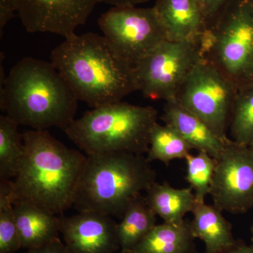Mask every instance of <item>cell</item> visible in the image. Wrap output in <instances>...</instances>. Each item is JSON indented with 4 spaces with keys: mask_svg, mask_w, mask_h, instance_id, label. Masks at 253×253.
<instances>
[{
    "mask_svg": "<svg viewBox=\"0 0 253 253\" xmlns=\"http://www.w3.org/2000/svg\"><path fill=\"white\" fill-rule=\"evenodd\" d=\"M24 155L14 180V204L28 203L54 215L73 207L86 155L70 149L48 130L23 133Z\"/></svg>",
    "mask_w": 253,
    "mask_h": 253,
    "instance_id": "1",
    "label": "cell"
},
{
    "mask_svg": "<svg viewBox=\"0 0 253 253\" xmlns=\"http://www.w3.org/2000/svg\"><path fill=\"white\" fill-rule=\"evenodd\" d=\"M51 60L78 101L92 109L121 101L137 91L134 66L96 33L66 38L51 51Z\"/></svg>",
    "mask_w": 253,
    "mask_h": 253,
    "instance_id": "2",
    "label": "cell"
},
{
    "mask_svg": "<svg viewBox=\"0 0 253 253\" xmlns=\"http://www.w3.org/2000/svg\"><path fill=\"white\" fill-rule=\"evenodd\" d=\"M78 99L51 62L25 57L1 83L0 107L18 126L65 129L75 120Z\"/></svg>",
    "mask_w": 253,
    "mask_h": 253,
    "instance_id": "3",
    "label": "cell"
},
{
    "mask_svg": "<svg viewBox=\"0 0 253 253\" xmlns=\"http://www.w3.org/2000/svg\"><path fill=\"white\" fill-rule=\"evenodd\" d=\"M156 171L144 155L131 153L86 156L75 207L122 217L126 208L156 181Z\"/></svg>",
    "mask_w": 253,
    "mask_h": 253,
    "instance_id": "4",
    "label": "cell"
},
{
    "mask_svg": "<svg viewBox=\"0 0 253 253\" xmlns=\"http://www.w3.org/2000/svg\"><path fill=\"white\" fill-rule=\"evenodd\" d=\"M157 110L118 101L94 108L64 129L86 156L131 153L147 154Z\"/></svg>",
    "mask_w": 253,
    "mask_h": 253,
    "instance_id": "5",
    "label": "cell"
},
{
    "mask_svg": "<svg viewBox=\"0 0 253 253\" xmlns=\"http://www.w3.org/2000/svg\"><path fill=\"white\" fill-rule=\"evenodd\" d=\"M201 42L204 57L237 89L253 83V0H233Z\"/></svg>",
    "mask_w": 253,
    "mask_h": 253,
    "instance_id": "6",
    "label": "cell"
},
{
    "mask_svg": "<svg viewBox=\"0 0 253 253\" xmlns=\"http://www.w3.org/2000/svg\"><path fill=\"white\" fill-rule=\"evenodd\" d=\"M237 89L213 63L203 57L181 84L174 100L227 141Z\"/></svg>",
    "mask_w": 253,
    "mask_h": 253,
    "instance_id": "7",
    "label": "cell"
},
{
    "mask_svg": "<svg viewBox=\"0 0 253 253\" xmlns=\"http://www.w3.org/2000/svg\"><path fill=\"white\" fill-rule=\"evenodd\" d=\"M201 42H162L134 66L136 90L149 99H175L186 77L204 57Z\"/></svg>",
    "mask_w": 253,
    "mask_h": 253,
    "instance_id": "8",
    "label": "cell"
},
{
    "mask_svg": "<svg viewBox=\"0 0 253 253\" xmlns=\"http://www.w3.org/2000/svg\"><path fill=\"white\" fill-rule=\"evenodd\" d=\"M98 24L113 49L133 66L167 40L154 6H113Z\"/></svg>",
    "mask_w": 253,
    "mask_h": 253,
    "instance_id": "9",
    "label": "cell"
},
{
    "mask_svg": "<svg viewBox=\"0 0 253 253\" xmlns=\"http://www.w3.org/2000/svg\"><path fill=\"white\" fill-rule=\"evenodd\" d=\"M210 196L223 212L244 214L253 208V150L231 139L216 159Z\"/></svg>",
    "mask_w": 253,
    "mask_h": 253,
    "instance_id": "10",
    "label": "cell"
},
{
    "mask_svg": "<svg viewBox=\"0 0 253 253\" xmlns=\"http://www.w3.org/2000/svg\"><path fill=\"white\" fill-rule=\"evenodd\" d=\"M17 14L26 31L66 38L76 35L101 0H16Z\"/></svg>",
    "mask_w": 253,
    "mask_h": 253,
    "instance_id": "11",
    "label": "cell"
},
{
    "mask_svg": "<svg viewBox=\"0 0 253 253\" xmlns=\"http://www.w3.org/2000/svg\"><path fill=\"white\" fill-rule=\"evenodd\" d=\"M60 218V234L71 253H114L121 249L118 223L111 216L79 212Z\"/></svg>",
    "mask_w": 253,
    "mask_h": 253,
    "instance_id": "12",
    "label": "cell"
},
{
    "mask_svg": "<svg viewBox=\"0 0 253 253\" xmlns=\"http://www.w3.org/2000/svg\"><path fill=\"white\" fill-rule=\"evenodd\" d=\"M154 8L168 41H202L207 27L196 0H156Z\"/></svg>",
    "mask_w": 253,
    "mask_h": 253,
    "instance_id": "13",
    "label": "cell"
},
{
    "mask_svg": "<svg viewBox=\"0 0 253 253\" xmlns=\"http://www.w3.org/2000/svg\"><path fill=\"white\" fill-rule=\"evenodd\" d=\"M161 120L172 126L193 149L203 151L217 159L225 148L226 142L219 138L199 117L195 116L175 100L166 101Z\"/></svg>",
    "mask_w": 253,
    "mask_h": 253,
    "instance_id": "14",
    "label": "cell"
},
{
    "mask_svg": "<svg viewBox=\"0 0 253 253\" xmlns=\"http://www.w3.org/2000/svg\"><path fill=\"white\" fill-rule=\"evenodd\" d=\"M214 204L196 202L190 228L194 239L204 242L206 253H223L235 245L232 226Z\"/></svg>",
    "mask_w": 253,
    "mask_h": 253,
    "instance_id": "15",
    "label": "cell"
},
{
    "mask_svg": "<svg viewBox=\"0 0 253 253\" xmlns=\"http://www.w3.org/2000/svg\"><path fill=\"white\" fill-rule=\"evenodd\" d=\"M14 204L22 249H36L59 238L61 218L28 203Z\"/></svg>",
    "mask_w": 253,
    "mask_h": 253,
    "instance_id": "16",
    "label": "cell"
},
{
    "mask_svg": "<svg viewBox=\"0 0 253 253\" xmlns=\"http://www.w3.org/2000/svg\"><path fill=\"white\" fill-rule=\"evenodd\" d=\"M146 202L155 214L162 218L163 222L179 224L185 221L184 217L192 212L196 198L191 187L175 189L167 181L155 182L145 196Z\"/></svg>",
    "mask_w": 253,
    "mask_h": 253,
    "instance_id": "17",
    "label": "cell"
},
{
    "mask_svg": "<svg viewBox=\"0 0 253 253\" xmlns=\"http://www.w3.org/2000/svg\"><path fill=\"white\" fill-rule=\"evenodd\" d=\"M194 240L190 221L179 224L163 222L156 224L127 253H196Z\"/></svg>",
    "mask_w": 253,
    "mask_h": 253,
    "instance_id": "18",
    "label": "cell"
},
{
    "mask_svg": "<svg viewBox=\"0 0 253 253\" xmlns=\"http://www.w3.org/2000/svg\"><path fill=\"white\" fill-rule=\"evenodd\" d=\"M156 216L142 195L131 203L118 223L121 251L127 252L140 242L156 225Z\"/></svg>",
    "mask_w": 253,
    "mask_h": 253,
    "instance_id": "19",
    "label": "cell"
},
{
    "mask_svg": "<svg viewBox=\"0 0 253 253\" xmlns=\"http://www.w3.org/2000/svg\"><path fill=\"white\" fill-rule=\"evenodd\" d=\"M191 150V145L172 126L157 123L151 129L146 158L150 163L158 161L168 166L174 160L185 159Z\"/></svg>",
    "mask_w": 253,
    "mask_h": 253,
    "instance_id": "20",
    "label": "cell"
},
{
    "mask_svg": "<svg viewBox=\"0 0 253 253\" xmlns=\"http://www.w3.org/2000/svg\"><path fill=\"white\" fill-rule=\"evenodd\" d=\"M18 125L6 115L0 116V180L14 179L24 155Z\"/></svg>",
    "mask_w": 253,
    "mask_h": 253,
    "instance_id": "21",
    "label": "cell"
},
{
    "mask_svg": "<svg viewBox=\"0 0 253 253\" xmlns=\"http://www.w3.org/2000/svg\"><path fill=\"white\" fill-rule=\"evenodd\" d=\"M231 140L251 146L253 144V83L237 89L229 126Z\"/></svg>",
    "mask_w": 253,
    "mask_h": 253,
    "instance_id": "22",
    "label": "cell"
},
{
    "mask_svg": "<svg viewBox=\"0 0 253 253\" xmlns=\"http://www.w3.org/2000/svg\"><path fill=\"white\" fill-rule=\"evenodd\" d=\"M21 249L11 180H0V253H14Z\"/></svg>",
    "mask_w": 253,
    "mask_h": 253,
    "instance_id": "23",
    "label": "cell"
},
{
    "mask_svg": "<svg viewBox=\"0 0 253 253\" xmlns=\"http://www.w3.org/2000/svg\"><path fill=\"white\" fill-rule=\"evenodd\" d=\"M185 161V179L194 191L196 202H206L211 191L216 159L207 153L198 151L197 154L188 155Z\"/></svg>",
    "mask_w": 253,
    "mask_h": 253,
    "instance_id": "24",
    "label": "cell"
},
{
    "mask_svg": "<svg viewBox=\"0 0 253 253\" xmlns=\"http://www.w3.org/2000/svg\"><path fill=\"white\" fill-rule=\"evenodd\" d=\"M232 1L233 0H196L204 16L207 30L212 27Z\"/></svg>",
    "mask_w": 253,
    "mask_h": 253,
    "instance_id": "25",
    "label": "cell"
},
{
    "mask_svg": "<svg viewBox=\"0 0 253 253\" xmlns=\"http://www.w3.org/2000/svg\"><path fill=\"white\" fill-rule=\"evenodd\" d=\"M17 13L16 0H0V36H2V31L8 23Z\"/></svg>",
    "mask_w": 253,
    "mask_h": 253,
    "instance_id": "26",
    "label": "cell"
},
{
    "mask_svg": "<svg viewBox=\"0 0 253 253\" xmlns=\"http://www.w3.org/2000/svg\"><path fill=\"white\" fill-rule=\"evenodd\" d=\"M26 253H71L67 247L61 242L59 238L41 247L28 250Z\"/></svg>",
    "mask_w": 253,
    "mask_h": 253,
    "instance_id": "27",
    "label": "cell"
},
{
    "mask_svg": "<svg viewBox=\"0 0 253 253\" xmlns=\"http://www.w3.org/2000/svg\"><path fill=\"white\" fill-rule=\"evenodd\" d=\"M223 253H253V246H249L241 240H236L235 245L231 249Z\"/></svg>",
    "mask_w": 253,
    "mask_h": 253,
    "instance_id": "28",
    "label": "cell"
},
{
    "mask_svg": "<svg viewBox=\"0 0 253 253\" xmlns=\"http://www.w3.org/2000/svg\"><path fill=\"white\" fill-rule=\"evenodd\" d=\"M149 1L151 0H101V2L106 3L113 6H136Z\"/></svg>",
    "mask_w": 253,
    "mask_h": 253,
    "instance_id": "29",
    "label": "cell"
},
{
    "mask_svg": "<svg viewBox=\"0 0 253 253\" xmlns=\"http://www.w3.org/2000/svg\"><path fill=\"white\" fill-rule=\"evenodd\" d=\"M251 243H252V244H251V245H253V224L252 227H251Z\"/></svg>",
    "mask_w": 253,
    "mask_h": 253,
    "instance_id": "30",
    "label": "cell"
},
{
    "mask_svg": "<svg viewBox=\"0 0 253 253\" xmlns=\"http://www.w3.org/2000/svg\"><path fill=\"white\" fill-rule=\"evenodd\" d=\"M121 253H127V252H126V251H121Z\"/></svg>",
    "mask_w": 253,
    "mask_h": 253,
    "instance_id": "31",
    "label": "cell"
},
{
    "mask_svg": "<svg viewBox=\"0 0 253 253\" xmlns=\"http://www.w3.org/2000/svg\"><path fill=\"white\" fill-rule=\"evenodd\" d=\"M251 148H252L253 150V144L252 145V146H251Z\"/></svg>",
    "mask_w": 253,
    "mask_h": 253,
    "instance_id": "32",
    "label": "cell"
}]
</instances>
